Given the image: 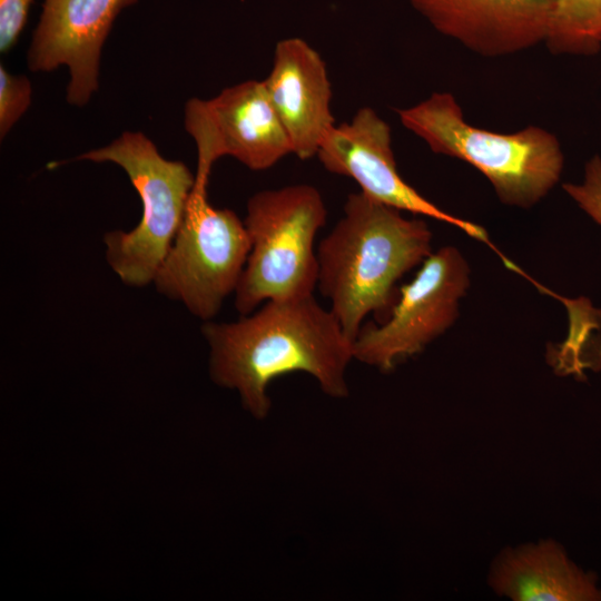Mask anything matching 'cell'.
<instances>
[{
    "instance_id": "obj_6",
    "label": "cell",
    "mask_w": 601,
    "mask_h": 601,
    "mask_svg": "<svg viewBox=\"0 0 601 601\" xmlns=\"http://www.w3.org/2000/svg\"><path fill=\"white\" fill-rule=\"evenodd\" d=\"M210 173L196 167L181 224L152 282L159 293L206 322L235 293L250 252L244 220L209 203Z\"/></svg>"
},
{
    "instance_id": "obj_13",
    "label": "cell",
    "mask_w": 601,
    "mask_h": 601,
    "mask_svg": "<svg viewBox=\"0 0 601 601\" xmlns=\"http://www.w3.org/2000/svg\"><path fill=\"white\" fill-rule=\"evenodd\" d=\"M490 584L514 601H601L595 575L578 568L552 540L504 551Z\"/></svg>"
},
{
    "instance_id": "obj_3",
    "label": "cell",
    "mask_w": 601,
    "mask_h": 601,
    "mask_svg": "<svg viewBox=\"0 0 601 601\" xmlns=\"http://www.w3.org/2000/svg\"><path fill=\"white\" fill-rule=\"evenodd\" d=\"M402 125L436 154L481 171L504 204L530 207L559 181L563 154L554 135L540 127L499 134L474 127L452 93L434 92L397 111Z\"/></svg>"
},
{
    "instance_id": "obj_2",
    "label": "cell",
    "mask_w": 601,
    "mask_h": 601,
    "mask_svg": "<svg viewBox=\"0 0 601 601\" xmlns=\"http://www.w3.org/2000/svg\"><path fill=\"white\" fill-rule=\"evenodd\" d=\"M432 233L421 219L361 190L348 195L344 215L317 248V287L352 342L373 314L394 307L395 284L431 254Z\"/></svg>"
},
{
    "instance_id": "obj_17",
    "label": "cell",
    "mask_w": 601,
    "mask_h": 601,
    "mask_svg": "<svg viewBox=\"0 0 601 601\" xmlns=\"http://www.w3.org/2000/svg\"><path fill=\"white\" fill-rule=\"evenodd\" d=\"M33 0H0V51L8 52L23 31Z\"/></svg>"
},
{
    "instance_id": "obj_5",
    "label": "cell",
    "mask_w": 601,
    "mask_h": 601,
    "mask_svg": "<svg viewBox=\"0 0 601 601\" xmlns=\"http://www.w3.org/2000/svg\"><path fill=\"white\" fill-rule=\"evenodd\" d=\"M77 160L112 162L127 174L141 200V218L130 231L105 235L106 258L124 284L142 287L152 283L181 224L195 174L184 162L161 156L140 131H124Z\"/></svg>"
},
{
    "instance_id": "obj_10",
    "label": "cell",
    "mask_w": 601,
    "mask_h": 601,
    "mask_svg": "<svg viewBox=\"0 0 601 601\" xmlns=\"http://www.w3.org/2000/svg\"><path fill=\"white\" fill-rule=\"evenodd\" d=\"M138 0H43L27 55L35 72L68 68L66 99L82 107L97 91L102 47L120 12Z\"/></svg>"
},
{
    "instance_id": "obj_11",
    "label": "cell",
    "mask_w": 601,
    "mask_h": 601,
    "mask_svg": "<svg viewBox=\"0 0 601 601\" xmlns=\"http://www.w3.org/2000/svg\"><path fill=\"white\" fill-rule=\"evenodd\" d=\"M439 32L500 57L546 41L555 0H410Z\"/></svg>"
},
{
    "instance_id": "obj_16",
    "label": "cell",
    "mask_w": 601,
    "mask_h": 601,
    "mask_svg": "<svg viewBox=\"0 0 601 601\" xmlns=\"http://www.w3.org/2000/svg\"><path fill=\"white\" fill-rule=\"evenodd\" d=\"M568 196L598 225L601 226V157L593 156L584 167L579 184L563 185Z\"/></svg>"
},
{
    "instance_id": "obj_15",
    "label": "cell",
    "mask_w": 601,
    "mask_h": 601,
    "mask_svg": "<svg viewBox=\"0 0 601 601\" xmlns=\"http://www.w3.org/2000/svg\"><path fill=\"white\" fill-rule=\"evenodd\" d=\"M32 86L26 76L10 73L0 66V138L3 139L28 110Z\"/></svg>"
},
{
    "instance_id": "obj_4",
    "label": "cell",
    "mask_w": 601,
    "mask_h": 601,
    "mask_svg": "<svg viewBox=\"0 0 601 601\" xmlns=\"http://www.w3.org/2000/svg\"><path fill=\"white\" fill-rule=\"evenodd\" d=\"M244 225L250 252L235 290L242 315L267 300L313 295L318 280L314 242L327 209L312 185L296 184L254 194Z\"/></svg>"
},
{
    "instance_id": "obj_1",
    "label": "cell",
    "mask_w": 601,
    "mask_h": 601,
    "mask_svg": "<svg viewBox=\"0 0 601 601\" xmlns=\"http://www.w3.org/2000/svg\"><path fill=\"white\" fill-rule=\"evenodd\" d=\"M201 332L209 346L210 377L237 391L257 420L270 410L269 384L286 374L311 375L331 397L348 395L353 342L314 295L267 300L236 322L208 321Z\"/></svg>"
},
{
    "instance_id": "obj_12",
    "label": "cell",
    "mask_w": 601,
    "mask_h": 601,
    "mask_svg": "<svg viewBox=\"0 0 601 601\" xmlns=\"http://www.w3.org/2000/svg\"><path fill=\"white\" fill-rule=\"evenodd\" d=\"M264 82L293 155L303 160L315 157L335 126L331 81L321 55L300 38L283 39L275 47Z\"/></svg>"
},
{
    "instance_id": "obj_14",
    "label": "cell",
    "mask_w": 601,
    "mask_h": 601,
    "mask_svg": "<svg viewBox=\"0 0 601 601\" xmlns=\"http://www.w3.org/2000/svg\"><path fill=\"white\" fill-rule=\"evenodd\" d=\"M545 42L556 53L597 52L601 47V0H555Z\"/></svg>"
},
{
    "instance_id": "obj_7",
    "label": "cell",
    "mask_w": 601,
    "mask_h": 601,
    "mask_svg": "<svg viewBox=\"0 0 601 601\" xmlns=\"http://www.w3.org/2000/svg\"><path fill=\"white\" fill-rule=\"evenodd\" d=\"M470 285L466 260L455 247H442L402 286L388 318L363 325L353 342L354 359L390 372L443 334L455 322L459 300Z\"/></svg>"
},
{
    "instance_id": "obj_9",
    "label": "cell",
    "mask_w": 601,
    "mask_h": 601,
    "mask_svg": "<svg viewBox=\"0 0 601 601\" xmlns=\"http://www.w3.org/2000/svg\"><path fill=\"white\" fill-rule=\"evenodd\" d=\"M316 157L327 171L352 178L370 198L453 225L495 249L483 227L444 211L403 180L392 149L391 128L374 109L363 107L349 121L335 125Z\"/></svg>"
},
{
    "instance_id": "obj_8",
    "label": "cell",
    "mask_w": 601,
    "mask_h": 601,
    "mask_svg": "<svg viewBox=\"0 0 601 601\" xmlns=\"http://www.w3.org/2000/svg\"><path fill=\"white\" fill-rule=\"evenodd\" d=\"M197 159L215 164L229 156L252 170H265L293 154L264 80H247L211 99L191 98L184 112Z\"/></svg>"
}]
</instances>
